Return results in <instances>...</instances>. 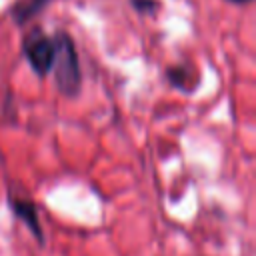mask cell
<instances>
[{"label": "cell", "mask_w": 256, "mask_h": 256, "mask_svg": "<svg viewBox=\"0 0 256 256\" xmlns=\"http://www.w3.org/2000/svg\"><path fill=\"white\" fill-rule=\"evenodd\" d=\"M130 6L140 14H154L160 8L158 0H130Z\"/></svg>", "instance_id": "6"}, {"label": "cell", "mask_w": 256, "mask_h": 256, "mask_svg": "<svg viewBox=\"0 0 256 256\" xmlns=\"http://www.w3.org/2000/svg\"><path fill=\"white\" fill-rule=\"evenodd\" d=\"M52 38L56 44V60L52 66L56 88L62 96L74 98L78 96L82 88V70H80V58H78L76 44L72 36L64 30H58Z\"/></svg>", "instance_id": "1"}, {"label": "cell", "mask_w": 256, "mask_h": 256, "mask_svg": "<svg viewBox=\"0 0 256 256\" xmlns=\"http://www.w3.org/2000/svg\"><path fill=\"white\" fill-rule=\"evenodd\" d=\"M166 78L170 80L172 86H176L182 92H192L194 90V84H192V68L190 66H184V64L170 66L166 70Z\"/></svg>", "instance_id": "5"}, {"label": "cell", "mask_w": 256, "mask_h": 256, "mask_svg": "<svg viewBox=\"0 0 256 256\" xmlns=\"http://www.w3.org/2000/svg\"><path fill=\"white\" fill-rule=\"evenodd\" d=\"M52 0H18L14 2L12 10H10V16H12V22L22 26L26 22H30L34 18V14H38L42 8H46Z\"/></svg>", "instance_id": "4"}, {"label": "cell", "mask_w": 256, "mask_h": 256, "mask_svg": "<svg viewBox=\"0 0 256 256\" xmlns=\"http://www.w3.org/2000/svg\"><path fill=\"white\" fill-rule=\"evenodd\" d=\"M228 2H232V4H246V2H250V0H228Z\"/></svg>", "instance_id": "7"}, {"label": "cell", "mask_w": 256, "mask_h": 256, "mask_svg": "<svg viewBox=\"0 0 256 256\" xmlns=\"http://www.w3.org/2000/svg\"><path fill=\"white\" fill-rule=\"evenodd\" d=\"M22 54L28 60L30 68L34 70L36 76L44 78L56 60V44L54 38L44 34L40 28H34L32 32H28L22 40Z\"/></svg>", "instance_id": "2"}, {"label": "cell", "mask_w": 256, "mask_h": 256, "mask_svg": "<svg viewBox=\"0 0 256 256\" xmlns=\"http://www.w3.org/2000/svg\"><path fill=\"white\" fill-rule=\"evenodd\" d=\"M8 204H10V210L14 212V216L18 220H22L28 226V230L38 238V242L42 244L44 242V236H42V226H40L36 204L32 200H28V198H18V196H10L8 198Z\"/></svg>", "instance_id": "3"}]
</instances>
